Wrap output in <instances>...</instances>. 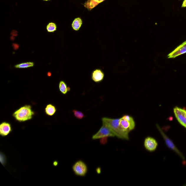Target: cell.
<instances>
[{
  "label": "cell",
  "instance_id": "obj_4",
  "mask_svg": "<svg viewBox=\"0 0 186 186\" xmlns=\"http://www.w3.org/2000/svg\"><path fill=\"white\" fill-rule=\"evenodd\" d=\"M115 136L111 130L105 124H103L99 130L92 137V139L96 140L103 137H114Z\"/></svg>",
  "mask_w": 186,
  "mask_h": 186
},
{
  "label": "cell",
  "instance_id": "obj_2",
  "mask_svg": "<svg viewBox=\"0 0 186 186\" xmlns=\"http://www.w3.org/2000/svg\"><path fill=\"white\" fill-rule=\"evenodd\" d=\"M35 114L30 105H25L18 109L12 114V116L17 121L24 122L33 118Z\"/></svg>",
  "mask_w": 186,
  "mask_h": 186
},
{
  "label": "cell",
  "instance_id": "obj_23",
  "mask_svg": "<svg viewBox=\"0 0 186 186\" xmlns=\"http://www.w3.org/2000/svg\"><path fill=\"white\" fill-rule=\"evenodd\" d=\"M182 7H186V0H184L182 6Z\"/></svg>",
  "mask_w": 186,
  "mask_h": 186
},
{
  "label": "cell",
  "instance_id": "obj_22",
  "mask_svg": "<svg viewBox=\"0 0 186 186\" xmlns=\"http://www.w3.org/2000/svg\"><path fill=\"white\" fill-rule=\"evenodd\" d=\"M11 34L13 36H17L18 35V32L15 30H13L11 32Z\"/></svg>",
  "mask_w": 186,
  "mask_h": 186
},
{
  "label": "cell",
  "instance_id": "obj_20",
  "mask_svg": "<svg viewBox=\"0 0 186 186\" xmlns=\"http://www.w3.org/2000/svg\"><path fill=\"white\" fill-rule=\"evenodd\" d=\"M100 139H101V140H100V143H101V144H105L107 143L108 140L107 137H103V138Z\"/></svg>",
  "mask_w": 186,
  "mask_h": 186
},
{
  "label": "cell",
  "instance_id": "obj_19",
  "mask_svg": "<svg viewBox=\"0 0 186 186\" xmlns=\"http://www.w3.org/2000/svg\"><path fill=\"white\" fill-rule=\"evenodd\" d=\"M1 162L3 165H5L6 162V159L5 156L4 154L1 153Z\"/></svg>",
  "mask_w": 186,
  "mask_h": 186
},
{
  "label": "cell",
  "instance_id": "obj_9",
  "mask_svg": "<svg viewBox=\"0 0 186 186\" xmlns=\"http://www.w3.org/2000/svg\"><path fill=\"white\" fill-rule=\"evenodd\" d=\"M186 53V45L184 44L180 45L177 47L172 52L170 53L168 55V58H174L181 55Z\"/></svg>",
  "mask_w": 186,
  "mask_h": 186
},
{
  "label": "cell",
  "instance_id": "obj_31",
  "mask_svg": "<svg viewBox=\"0 0 186 186\" xmlns=\"http://www.w3.org/2000/svg\"><path fill=\"white\" fill-rule=\"evenodd\" d=\"M43 1H49V0H43Z\"/></svg>",
  "mask_w": 186,
  "mask_h": 186
},
{
  "label": "cell",
  "instance_id": "obj_16",
  "mask_svg": "<svg viewBox=\"0 0 186 186\" xmlns=\"http://www.w3.org/2000/svg\"><path fill=\"white\" fill-rule=\"evenodd\" d=\"M34 64L33 62H28L18 64L15 65V67L17 68H26L33 67Z\"/></svg>",
  "mask_w": 186,
  "mask_h": 186
},
{
  "label": "cell",
  "instance_id": "obj_15",
  "mask_svg": "<svg viewBox=\"0 0 186 186\" xmlns=\"http://www.w3.org/2000/svg\"><path fill=\"white\" fill-rule=\"evenodd\" d=\"M59 87L60 92L64 94H66L70 90V87H67L66 84L63 81H61L59 83Z\"/></svg>",
  "mask_w": 186,
  "mask_h": 186
},
{
  "label": "cell",
  "instance_id": "obj_24",
  "mask_svg": "<svg viewBox=\"0 0 186 186\" xmlns=\"http://www.w3.org/2000/svg\"><path fill=\"white\" fill-rule=\"evenodd\" d=\"M96 172L98 174H100V173H101V169L100 168H98L97 169Z\"/></svg>",
  "mask_w": 186,
  "mask_h": 186
},
{
  "label": "cell",
  "instance_id": "obj_21",
  "mask_svg": "<svg viewBox=\"0 0 186 186\" xmlns=\"http://www.w3.org/2000/svg\"><path fill=\"white\" fill-rule=\"evenodd\" d=\"M12 47L13 48L14 50H17L19 48V46L18 44L16 43H13L12 45Z\"/></svg>",
  "mask_w": 186,
  "mask_h": 186
},
{
  "label": "cell",
  "instance_id": "obj_6",
  "mask_svg": "<svg viewBox=\"0 0 186 186\" xmlns=\"http://www.w3.org/2000/svg\"><path fill=\"white\" fill-rule=\"evenodd\" d=\"M175 115L178 121L186 129V110L176 107L173 109Z\"/></svg>",
  "mask_w": 186,
  "mask_h": 186
},
{
  "label": "cell",
  "instance_id": "obj_30",
  "mask_svg": "<svg viewBox=\"0 0 186 186\" xmlns=\"http://www.w3.org/2000/svg\"><path fill=\"white\" fill-rule=\"evenodd\" d=\"M101 2H102L103 1H105V0H101Z\"/></svg>",
  "mask_w": 186,
  "mask_h": 186
},
{
  "label": "cell",
  "instance_id": "obj_8",
  "mask_svg": "<svg viewBox=\"0 0 186 186\" xmlns=\"http://www.w3.org/2000/svg\"><path fill=\"white\" fill-rule=\"evenodd\" d=\"M158 145L156 141L153 137H147L144 141V146L145 149L149 152H153L156 149Z\"/></svg>",
  "mask_w": 186,
  "mask_h": 186
},
{
  "label": "cell",
  "instance_id": "obj_29",
  "mask_svg": "<svg viewBox=\"0 0 186 186\" xmlns=\"http://www.w3.org/2000/svg\"><path fill=\"white\" fill-rule=\"evenodd\" d=\"M183 43L184 44V45H186V41L183 42Z\"/></svg>",
  "mask_w": 186,
  "mask_h": 186
},
{
  "label": "cell",
  "instance_id": "obj_1",
  "mask_svg": "<svg viewBox=\"0 0 186 186\" xmlns=\"http://www.w3.org/2000/svg\"><path fill=\"white\" fill-rule=\"evenodd\" d=\"M103 124L108 126L115 136L123 140H129V133L123 129L119 123V118H112L104 117L102 118Z\"/></svg>",
  "mask_w": 186,
  "mask_h": 186
},
{
  "label": "cell",
  "instance_id": "obj_28",
  "mask_svg": "<svg viewBox=\"0 0 186 186\" xmlns=\"http://www.w3.org/2000/svg\"><path fill=\"white\" fill-rule=\"evenodd\" d=\"M48 76H50L51 75V73H50L49 72V73H48Z\"/></svg>",
  "mask_w": 186,
  "mask_h": 186
},
{
  "label": "cell",
  "instance_id": "obj_11",
  "mask_svg": "<svg viewBox=\"0 0 186 186\" xmlns=\"http://www.w3.org/2000/svg\"><path fill=\"white\" fill-rule=\"evenodd\" d=\"M104 73L102 70L100 69H96L92 73L91 79L96 83H100L103 80Z\"/></svg>",
  "mask_w": 186,
  "mask_h": 186
},
{
  "label": "cell",
  "instance_id": "obj_12",
  "mask_svg": "<svg viewBox=\"0 0 186 186\" xmlns=\"http://www.w3.org/2000/svg\"><path fill=\"white\" fill-rule=\"evenodd\" d=\"M57 111V109L54 106L49 104L47 106L45 109V112L47 115L49 116L54 115Z\"/></svg>",
  "mask_w": 186,
  "mask_h": 186
},
{
  "label": "cell",
  "instance_id": "obj_26",
  "mask_svg": "<svg viewBox=\"0 0 186 186\" xmlns=\"http://www.w3.org/2000/svg\"><path fill=\"white\" fill-rule=\"evenodd\" d=\"M10 39L12 40H14L15 39V37H14L12 36L10 37Z\"/></svg>",
  "mask_w": 186,
  "mask_h": 186
},
{
  "label": "cell",
  "instance_id": "obj_17",
  "mask_svg": "<svg viewBox=\"0 0 186 186\" xmlns=\"http://www.w3.org/2000/svg\"><path fill=\"white\" fill-rule=\"evenodd\" d=\"M73 112L75 117L78 119H82L84 117H85L84 114L82 112L80 111L74 109Z\"/></svg>",
  "mask_w": 186,
  "mask_h": 186
},
{
  "label": "cell",
  "instance_id": "obj_27",
  "mask_svg": "<svg viewBox=\"0 0 186 186\" xmlns=\"http://www.w3.org/2000/svg\"><path fill=\"white\" fill-rule=\"evenodd\" d=\"M94 1H97V2H98V3H101V0H94Z\"/></svg>",
  "mask_w": 186,
  "mask_h": 186
},
{
  "label": "cell",
  "instance_id": "obj_5",
  "mask_svg": "<svg viewBox=\"0 0 186 186\" xmlns=\"http://www.w3.org/2000/svg\"><path fill=\"white\" fill-rule=\"evenodd\" d=\"M73 169L76 175L84 177L88 171V168L86 164L82 160H79L73 165Z\"/></svg>",
  "mask_w": 186,
  "mask_h": 186
},
{
  "label": "cell",
  "instance_id": "obj_3",
  "mask_svg": "<svg viewBox=\"0 0 186 186\" xmlns=\"http://www.w3.org/2000/svg\"><path fill=\"white\" fill-rule=\"evenodd\" d=\"M119 123L122 128L129 133L135 127V122L133 118L129 115H123L119 118Z\"/></svg>",
  "mask_w": 186,
  "mask_h": 186
},
{
  "label": "cell",
  "instance_id": "obj_13",
  "mask_svg": "<svg viewBox=\"0 0 186 186\" xmlns=\"http://www.w3.org/2000/svg\"><path fill=\"white\" fill-rule=\"evenodd\" d=\"M99 4V3L95 1L94 0H88L84 4V6L89 11H90Z\"/></svg>",
  "mask_w": 186,
  "mask_h": 186
},
{
  "label": "cell",
  "instance_id": "obj_14",
  "mask_svg": "<svg viewBox=\"0 0 186 186\" xmlns=\"http://www.w3.org/2000/svg\"><path fill=\"white\" fill-rule=\"evenodd\" d=\"M82 20L80 18L75 19L72 24L73 29L75 31L79 30L82 25Z\"/></svg>",
  "mask_w": 186,
  "mask_h": 186
},
{
  "label": "cell",
  "instance_id": "obj_25",
  "mask_svg": "<svg viewBox=\"0 0 186 186\" xmlns=\"http://www.w3.org/2000/svg\"><path fill=\"white\" fill-rule=\"evenodd\" d=\"M53 164L54 165V166H57L58 165V162L57 161H55L53 163Z\"/></svg>",
  "mask_w": 186,
  "mask_h": 186
},
{
  "label": "cell",
  "instance_id": "obj_18",
  "mask_svg": "<svg viewBox=\"0 0 186 186\" xmlns=\"http://www.w3.org/2000/svg\"><path fill=\"white\" fill-rule=\"evenodd\" d=\"M47 29L48 32H54L57 30V25L54 23H50L47 26Z\"/></svg>",
  "mask_w": 186,
  "mask_h": 186
},
{
  "label": "cell",
  "instance_id": "obj_10",
  "mask_svg": "<svg viewBox=\"0 0 186 186\" xmlns=\"http://www.w3.org/2000/svg\"><path fill=\"white\" fill-rule=\"evenodd\" d=\"M12 131L11 126L10 123L4 121L0 125V134L2 137L7 136Z\"/></svg>",
  "mask_w": 186,
  "mask_h": 186
},
{
  "label": "cell",
  "instance_id": "obj_7",
  "mask_svg": "<svg viewBox=\"0 0 186 186\" xmlns=\"http://www.w3.org/2000/svg\"><path fill=\"white\" fill-rule=\"evenodd\" d=\"M156 126H157L158 129L160 131L163 138L164 139L166 144L167 145V146H168L169 148H170V149L175 152L182 159H184L185 158H184L183 155H182V154H181L180 152V151L176 147V146H175L173 142L172 141V140L170 139L165 135V134L164 133L163 131L161 129V128L160 127V126H159V125L157 124L156 125Z\"/></svg>",
  "mask_w": 186,
  "mask_h": 186
}]
</instances>
